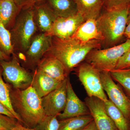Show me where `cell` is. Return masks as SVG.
<instances>
[{
  "label": "cell",
  "mask_w": 130,
  "mask_h": 130,
  "mask_svg": "<svg viewBox=\"0 0 130 130\" xmlns=\"http://www.w3.org/2000/svg\"><path fill=\"white\" fill-rule=\"evenodd\" d=\"M127 38H128V39H130V35H129L127 37Z\"/></svg>",
  "instance_id": "74e56055"
},
{
  "label": "cell",
  "mask_w": 130,
  "mask_h": 130,
  "mask_svg": "<svg viewBox=\"0 0 130 130\" xmlns=\"http://www.w3.org/2000/svg\"><path fill=\"white\" fill-rule=\"evenodd\" d=\"M83 42L94 40L102 41V37L96 24V20L90 19L85 21L78 28L72 37Z\"/></svg>",
  "instance_id": "d6986e66"
},
{
  "label": "cell",
  "mask_w": 130,
  "mask_h": 130,
  "mask_svg": "<svg viewBox=\"0 0 130 130\" xmlns=\"http://www.w3.org/2000/svg\"><path fill=\"white\" fill-rule=\"evenodd\" d=\"M81 130H98V129L94 121L93 120L88 125Z\"/></svg>",
  "instance_id": "1f68e13d"
},
{
  "label": "cell",
  "mask_w": 130,
  "mask_h": 130,
  "mask_svg": "<svg viewBox=\"0 0 130 130\" xmlns=\"http://www.w3.org/2000/svg\"><path fill=\"white\" fill-rule=\"evenodd\" d=\"M2 73L3 69L0 65V102L5 105L11 112L16 119L23 124L20 117L13 108L10 100L9 86L3 79Z\"/></svg>",
  "instance_id": "603a6c76"
},
{
  "label": "cell",
  "mask_w": 130,
  "mask_h": 130,
  "mask_svg": "<svg viewBox=\"0 0 130 130\" xmlns=\"http://www.w3.org/2000/svg\"><path fill=\"white\" fill-rule=\"evenodd\" d=\"M21 10L27 9L35 6L32 0H13Z\"/></svg>",
  "instance_id": "f546056e"
},
{
  "label": "cell",
  "mask_w": 130,
  "mask_h": 130,
  "mask_svg": "<svg viewBox=\"0 0 130 130\" xmlns=\"http://www.w3.org/2000/svg\"><path fill=\"white\" fill-rule=\"evenodd\" d=\"M77 74L89 97H97L104 102L108 100L103 88L100 72L85 62L78 65Z\"/></svg>",
  "instance_id": "ba28073f"
},
{
  "label": "cell",
  "mask_w": 130,
  "mask_h": 130,
  "mask_svg": "<svg viewBox=\"0 0 130 130\" xmlns=\"http://www.w3.org/2000/svg\"><path fill=\"white\" fill-rule=\"evenodd\" d=\"M13 108L20 117L23 125L34 128L46 116L42 98L31 85L25 89L14 88L8 84Z\"/></svg>",
  "instance_id": "7a4b0ae2"
},
{
  "label": "cell",
  "mask_w": 130,
  "mask_h": 130,
  "mask_svg": "<svg viewBox=\"0 0 130 130\" xmlns=\"http://www.w3.org/2000/svg\"><path fill=\"white\" fill-rule=\"evenodd\" d=\"M109 73L113 79L123 87L124 92L130 99V67L113 70Z\"/></svg>",
  "instance_id": "cb8c5ba5"
},
{
  "label": "cell",
  "mask_w": 130,
  "mask_h": 130,
  "mask_svg": "<svg viewBox=\"0 0 130 130\" xmlns=\"http://www.w3.org/2000/svg\"><path fill=\"white\" fill-rule=\"evenodd\" d=\"M129 21H130V12L129 14V17H128V22H129Z\"/></svg>",
  "instance_id": "8d00e7d4"
},
{
  "label": "cell",
  "mask_w": 130,
  "mask_h": 130,
  "mask_svg": "<svg viewBox=\"0 0 130 130\" xmlns=\"http://www.w3.org/2000/svg\"><path fill=\"white\" fill-rule=\"evenodd\" d=\"M85 101L98 130H118L107 113L103 101L97 97L88 96Z\"/></svg>",
  "instance_id": "8fae6325"
},
{
  "label": "cell",
  "mask_w": 130,
  "mask_h": 130,
  "mask_svg": "<svg viewBox=\"0 0 130 130\" xmlns=\"http://www.w3.org/2000/svg\"><path fill=\"white\" fill-rule=\"evenodd\" d=\"M130 5L112 10H105L96 20L98 29L102 37L104 48L116 46L124 36L128 23Z\"/></svg>",
  "instance_id": "3957f363"
},
{
  "label": "cell",
  "mask_w": 130,
  "mask_h": 130,
  "mask_svg": "<svg viewBox=\"0 0 130 130\" xmlns=\"http://www.w3.org/2000/svg\"><path fill=\"white\" fill-rule=\"evenodd\" d=\"M129 130H130V129H129Z\"/></svg>",
  "instance_id": "f35d334b"
},
{
  "label": "cell",
  "mask_w": 130,
  "mask_h": 130,
  "mask_svg": "<svg viewBox=\"0 0 130 130\" xmlns=\"http://www.w3.org/2000/svg\"><path fill=\"white\" fill-rule=\"evenodd\" d=\"M93 120L91 115L64 119L59 120L58 130H81Z\"/></svg>",
  "instance_id": "7402d4cb"
},
{
  "label": "cell",
  "mask_w": 130,
  "mask_h": 130,
  "mask_svg": "<svg viewBox=\"0 0 130 130\" xmlns=\"http://www.w3.org/2000/svg\"><path fill=\"white\" fill-rule=\"evenodd\" d=\"M59 120L57 116H46L35 128L34 130H58Z\"/></svg>",
  "instance_id": "484cf974"
},
{
  "label": "cell",
  "mask_w": 130,
  "mask_h": 130,
  "mask_svg": "<svg viewBox=\"0 0 130 130\" xmlns=\"http://www.w3.org/2000/svg\"><path fill=\"white\" fill-rule=\"evenodd\" d=\"M78 12L85 21L94 19L96 20L101 13L104 0H74Z\"/></svg>",
  "instance_id": "ac0fdd59"
},
{
  "label": "cell",
  "mask_w": 130,
  "mask_h": 130,
  "mask_svg": "<svg viewBox=\"0 0 130 130\" xmlns=\"http://www.w3.org/2000/svg\"><path fill=\"white\" fill-rule=\"evenodd\" d=\"M36 68L50 76L60 81H65L69 77V74L63 63L52 56H44Z\"/></svg>",
  "instance_id": "9a60e30c"
},
{
  "label": "cell",
  "mask_w": 130,
  "mask_h": 130,
  "mask_svg": "<svg viewBox=\"0 0 130 130\" xmlns=\"http://www.w3.org/2000/svg\"><path fill=\"white\" fill-rule=\"evenodd\" d=\"M35 14L38 31L46 34L51 30L58 18L46 2L35 5Z\"/></svg>",
  "instance_id": "2e32d148"
},
{
  "label": "cell",
  "mask_w": 130,
  "mask_h": 130,
  "mask_svg": "<svg viewBox=\"0 0 130 130\" xmlns=\"http://www.w3.org/2000/svg\"><path fill=\"white\" fill-rule=\"evenodd\" d=\"M130 67V49L124 54L119 60L115 70Z\"/></svg>",
  "instance_id": "f1b7e54d"
},
{
  "label": "cell",
  "mask_w": 130,
  "mask_h": 130,
  "mask_svg": "<svg viewBox=\"0 0 130 130\" xmlns=\"http://www.w3.org/2000/svg\"><path fill=\"white\" fill-rule=\"evenodd\" d=\"M64 81L55 79L36 68L32 73L31 86L42 98L60 87Z\"/></svg>",
  "instance_id": "5bb4252c"
},
{
  "label": "cell",
  "mask_w": 130,
  "mask_h": 130,
  "mask_svg": "<svg viewBox=\"0 0 130 130\" xmlns=\"http://www.w3.org/2000/svg\"><path fill=\"white\" fill-rule=\"evenodd\" d=\"M67 100L64 109L57 116L59 120L83 115H90L85 104L79 99L73 90L70 78L67 79Z\"/></svg>",
  "instance_id": "7c38bea8"
},
{
  "label": "cell",
  "mask_w": 130,
  "mask_h": 130,
  "mask_svg": "<svg viewBox=\"0 0 130 130\" xmlns=\"http://www.w3.org/2000/svg\"><path fill=\"white\" fill-rule=\"evenodd\" d=\"M11 130H34V129L28 128L19 122L17 125Z\"/></svg>",
  "instance_id": "d6a6232c"
},
{
  "label": "cell",
  "mask_w": 130,
  "mask_h": 130,
  "mask_svg": "<svg viewBox=\"0 0 130 130\" xmlns=\"http://www.w3.org/2000/svg\"><path fill=\"white\" fill-rule=\"evenodd\" d=\"M0 50L8 56L11 57L14 54L12 44L11 33L3 25L0 23Z\"/></svg>",
  "instance_id": "d4e9b609"
},
{
  "label": "cell",
  "mask_w": 130,
  "mask_h": 130,
  "mask_svg": "<svg viewBox=\"0 0 130 130\" xmlns=\"http://www.w3.org/2000/svg\"><path fill=\"white\" fill-rule=\"evenodd\" d=\"M85 21L78 12L67 18H58L51 30L46 35L61 39H69L73 37L79 26Z\"/></svg>",
  "instance_id": "30bf717a"
},
{
  "label": "cell",
  "mask_w": 130,
  "mask_h": 130,
  "mask_svg": "<svg viewBox=\"0 0 130 130\" xmlns=\"http://www.w3.org/2000/svg\"><path fill=\"white\" fill-rule=\"evenodd\" d=\"M21 10L13 0H0V23L10 31Z\"/></svg>",
  "instance_id": "e0dca14e"
},
{
  "label": "cell",
  "mask_w": 130,
  "mask_h": 130,
  "mask_svg": "<svg viewBox=\"0 0 130 130\" xmlns=\"http://www.w3.org/2000/svg\"><path fill=\"white\" fill-rule=\"evenodd\" d=\"M38 31L35 21V6L21 10L10 30L14 52L25 53Z\"/></svg>",
  "instance_id": "277c9868"
},
{
  "label": "cell",
  "mask_w": 130,
  "mask_h": 130,
  "mask_svg": "<svg viewBox=\"0 0 130 130\" xmlns=\"http://www.w3.org/2000/svg\"><path fill=\"white\" fill-rule=\"evenodd\" d=\"M130 49V39L119 45L106 48L95 49L86 56L85 62L100 72H110L116 68L120 58Z\"/></svg>",
  "instance_id": "5b68a950"
},
{
  "label": "cell",
  "mask_w": 130,
  "mask_h": 130,
  "mask_svg": "<svg viewBox=\"0 0 130 130\" xmlns=\"http://www.w3.org/2000/svg\"><path fill=\"white\" fill-rule=\"evenodd\" d=\"M67 79L60 87L42 98V106L46 116H57L64 109L67 100Z\"/></svg>",
  "instance_id": "4fadbf2b"
},
{
  "label": "cell",
  "mask_w": 130,
  "mask_h": 130,
  "mask_svg": "<svg viewBox=\"0 0 130 130\" xmlns=\"http://www.w3.org/2000/svg\"><path fill=\"white\" fill-rule=\"evenodd\" d=\"M130 5V0H104L103 8L110 10L125 7Z\"/></svg>",
  "instance_id": "4316f807"
},
{
  "label": "cell",
  "mask_w": 130,
  "mask_h": 130,
  "mask_svg": "<svg viewBox=\"0 0 130 130\" xmlns=\"http://www.w3.org/2000/svg\"><path fill=\"white\" fill-rule=\"evenodd\" d=\"M52 37L51 47L44 56H52L60 61L69 74L85 60L91 51L102 47L101 42L98 40L84 43L73 38L63 39Z\"/></svg>",
  "instance_id": "6da1fadb"
},
{
  "label": "cell",
  "mask_w": 130,
  "mask_h": 130,
  "mask_svg": "<svg viewBox=\"0 0 130 130\" xmlns=\"http://www.w3.org/2000/svg\"><path fill=\"white\" fill-rule=\"evenodd\" d=\"M3 77L6 83L14 88L24 90L31 85L32 73L21 66L14 53L9 60H0Z\"/></svg>",
  "instance_id": "8992f818"
},
{
  "label": "cell",
  "mask_w": 130,
  "mask_h": 130,
  "mask_svg": "<svg viewBox=\"0 0 130 130\" xmlns=\"http://www.w3.org/2000/svg\"><path fill=\"white\" fill-rule=\"evenodd\" d=\"M32 1L35 3V5L46 2V0H32Z\"/></svg>",
  "instance_id": "d590c367"
},
{
  "label": "cell",
  "mask_w": 130,
  "mask_h": 130,
  "mask_svg": "<svg viewBox=\"0 0 130 130\" xmlns=\"http://www.w3.org/2000/svg\"><path fill=\"white\" fill-rule=\"evenodd\" d=\"M107 113L114 123L118 130H129L130 123L122 112L109 100L105 102Z\"/></svg>",
  "instance_id": "44dd1931"
},
{
  "label": "cell",
  "mask_w": 130,
  "mask_h": 130,
  "mask_svg": "<svg viewBox=\"0 0 130 130\" xmlns=\"http://www.w3.org/2000/svg\"><path fill=\"white\" fill-rule=\"evenodd\" d=\"M100 77L108 100L121 110L130 123V99L120 86L115 82L109 72H100Z\"/></svg>",
  "instance_id": "9c48e42d"
},
{
  "label": "cell",
  "mask_w": 130,
  "mask_h": 130,
  "mask_svg": "<svg viewBox=\"0 0 130 130\" xmlns=\"http://www.w3.org/2000/svg\"><path fill=\"white\" fill-rule=\"evenodd\" d=\"M57 18H67L78 13L74 0H46Z\"/></svg>",
  "instance_id": "ffe728a7"
},
{
  "label": "cell",
  "mask_w": 130,
  "mask_h": 130,
  "mask_svg": "<svg viewBox=\"0 0 130 130\" xmlns=\"http://www.w3.org/2000/svg\"><path fill=\"white\" fill-rule=\"evenodd\" d=\"M52 37L45 33H37L28 49L16 55L22 66L26 69L35 70L37 65L51 47Z\"/></svg>",
  "instance_id": "52a82bcc"
},
{
  "label": "cell",
  "mask_w": 130,
  "mask_h": 130,
  "mask_svg": "<svg viewBox=\"0 0 130 130\" xmlns=\"http://www.w3.org/2000/svg\"><path fill=\"white\" fill-rule=\"evenodd\" d=\"M0 114L6 115L12 118L16 119L13 114L10 111V110L5 105L3 104L1 102H0Z\"/></svg>",
  "instance_id": "4dcf8cb0"
},
{
  "label": "cell",
  "mask_w": 130,
  "mask_h": 130,
  "mask_svg": "<svg viewBox=\"0 0 130 130\" xmlns=\"http://www.w3.org/2000/svg\"><path fill=\"white\" fill-rule=\"evenodd\" d=\"M130 35V21L128 22L127 25L126 26L124 32V36H125L126 37Z\"/></svg>",
  "instance_id": "836d02e7"
},
{
  "label": "cell",
  "mask_w": 130,
  "mask_h": 130,
  "mask_svg": "<svg viewBox=\"0 0 130 130\" xmlns=\"http://www.w3.org/2000/svg\"><path fill=\"white\" fill-rule=\"evenodd\" d=\"M10 59H11V57L8 56L0 50V60H9Z\"/></svg>",
  "instance_id": "e575fe53"
},
{
  "label": "cell",
  "mask_w": 130,
  "mask_h": 130,
  "mask_svg": "<svg viewBox=\"0 0 130 130\" xmlns=\"http://www.w3.org/2000/svg\"><path fill=\"white\" fill-rule=\"evenodd\" d=\"M19 122L16 119L0 114V130H11Z\"/></svg>",
  "instance_id": "83f0119b"
}]
</instances>
